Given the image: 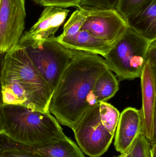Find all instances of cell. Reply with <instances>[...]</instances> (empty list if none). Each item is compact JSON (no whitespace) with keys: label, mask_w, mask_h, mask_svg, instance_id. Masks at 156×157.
Here are the masks:
<instances>
[{"label":"cell","mask_w":156,"mask_h":157,"mask_svg":"<svg viewBox=\"0 0 156 157\" xmlns=\"http://www.w3.org/2000/svg\"><path fill=\"white\" fill-rule=\"evenodd\" d=\"M108 68L100 55L74 50V55L52 95L49 111L60 124L72 130L97 103L94 84Z\"/></svg>","instance_id":"obj_1"},{"label":"cell","mask_w":156,"mask_h":157,"mask_svg":"<svg viewBox=\"0 0 156 157\" xmlns=\"http://www.w3.org/2000/svg\"><path fill=\"white\" fill-rule=\"evenodd\" d=\"M1 83L3 104L49 112L52 94L22 48L16 46L5 54Z\"/></svg>","instance_id":"obj_2"},{"label":"cell","mask_w":156,"mask_h":157,"mask_svg":"<svg viewBox=\"0 0 156 157\" xmlns=\"http://www.w3.org/2000/svg\"><path fill=\"white\" fill-rule=\"evenodd\" d=\"M1 112L5 133L19 144L42 145L66 136L49 112L20 105L3 104Z\"/></svg>","instance_id":"obj_3"},{"label":"cell","mask_w":156,"mask_h":157,"mask_svg":"<svg viewBox=\"0 0 156 157\" xmlns=\"http://www.w3.org/2000/svg\"><path fill=\"white\" fill-rule=\"evenodd\" d=\"M120 113L106 102H100L84 113L73 130L82 152L100 157L108 150L115 135Z\"/></svg>","instance_id":"obj_4"},{"label":"cell","mask_w":156,"mask_h":157,"mask_svg":"<svg viewBox=\"0 0 156 157\" xmlns=\"http://www.w3.org/2000/svg\"><path fill=\"white\" fill-rule=\"evenodd\" d=\"M22 48L52 95L74 55V50L60 44L56 37L34 40L23 34L17 46Z\"/></svg>","instance_id":"obj_5"},{"label":"cell","mask_w":156,"mask_h":157,"mask_svg":"<svg viewBox=\"0 0 156 157\" xmlns=\"http://www.w3.org/2000/svg\"><path fill=\"white\" fill-rule=\"evenodd\" d=\"M128 26L124 35L103 56L108 69L120 81L140 78L152 42Z\"/></svg>","instance_id":"obj_6"},{"label":"cell","mask_w":156,"mask_h":157,"mask_svg":"<svg viewBox=\"0 0 156 157\" xmlns=\"http://www.w3.org/2000/svg\"><path fill=\"white\" fill-rule=\"evenodd\" d=\"M87 13V19L81 29L94 36L113 45L124 35L127 22L115 9H102L82 6Z\"/></svg>","instance_id":"obj_7"},{"label":"cell","mask_w":156,"mask_h":157,"mask_svg":"<svg viewBox=\"0 0 156 157\" xmlns=\"http://www.w3.org/2000/svg\"><path fill=\"white\" fill-rule=\"evenodd\" d=\"M26 0H0V54L16 48L24 34Z\"/></svg>","instance_id":"obj_8"},{"label":"cell","mask_w":156,"mask_h":157,"mask_svg":"<svg viewBox=\"0 0 156 157\" xmlns=\"http://www.w3.org/2000/svg\"><path fill=\"white\" fill-rule=\"evenodd\" d=\"M140 78L143 97V105L140 109L142 123L141 134L152 145L156 143V71L148 60L144 66Z\"/></svg>","instance_id":"obj_9"},{"label":"cell","mask_w":156,"mask_h":157,"mask_svg":"<svg viewBox=\"0 0 156 157\" xmlns=\"http://www.w3.org/2000/svg\"><path fill=\"white\" fill-rule=\"evenodd\" d=\"M142 119L140 110L129 107L120 113L115 131L114 146L121 155L125 154L141 134Z\"/></svg>","instance_id":"obj_10"},{"label":"cell","mask_w":156,"mask_h":157,"mask_svg":"<svg viewBox=\"0 0 156 157\" xmlns=\"http://www.w3.org/2000/svg\"><path fill=\"white\" fill-rule=\"evenodd\" d=\"M37 22L25 36L34 40H45L55 37L59 28L63 24L70 10L58 6H45Z\"/></svg>","instance_id":"obj_11"},{"label":"cell","mask_w":156,"mask_h":157,"mask_svg":"<svg viewBox=\"0 0 156 157\" xmlns=\"http://www.w3.org/2000/svg\"><path fill=\"white\" fill-rule=\"evenodd\" d=\"M15 148L42 157H85L75 142L66 136L42 145L33 146L16 143Z\"/></svg>","instance_id":"obj_12"},{"label":"cell","mask_w":156,"mask_h":157,"mask_svg":"<svg viewBox=\"0 0 156 157\" xmlns=\"http://www.w3.org/2000/svg\"><path fill=\"white\" fill-rule=\"evenodd\" d=\"M58 41L67 48L84 52L103 57L111 48L113 45L94 36L87 30L80 29L67 36L56 37Z\"/></svg>","instance_id":"obj_13"},{"label":"cell","mask_w":156,"mask_h":157,"mask_svg":"<svg viewBox=\"0 0 156 157\" xmlns=\"http://www.w3.org/2000/svg\"><path fill=\"white\" fill-rule=\"evenodd\" d=\"M128 26L150 40H156V0L126 20Z\"/></svg>","instance_id":"obj_14"},{"label":"cell","mask_w":156,"mask_h":157,"mask_svg":"<svg viewBox=\"0 0 156 157\" xmlns=\"http://www.w3.org/2000/svg\"><path fill=\"white\" fill-rule=\"evenodd\" d=\"M119 82L111 71H105L96 80L93 93L97 102H106L119 90Z\"/></svg>","instance_id":"obj_15"},{"label":"cell","mask_w":156,"mask_h":157,"mask_svg":"<svg viewBox=\"0 0 156 157\" xmlns=\"http://www.w3.org/2000/svg\"><path fill=\"white\" fill-rule=\"evenodd\" d=\"M87 13L82 6L77 8L63 27V31L60 36H67L77 33L81 29L87 19Z\"/></svg>","instance_id":"obj_16"},{"label":"cell","mask_w":156,"mask_h":157,"mask_svg":"<svg viewBox=\"0 0 156 157\" xmlns=\"http://www.w3.org/2000/svg\"><path fill=\"white\" fill-rule=\"evenodd\" d=\"M153 0H119L115 9L126 20L137 13Z\"/></svg>","instance_id":"obj_17"},{"label":"cell","mask_w":156,"mask_h":157,"mask_svg":"<svg viewBox=\"0 0 156 157\" xmlns=\"http://www.w3.org/2000/svg\"><path fill=\"white\" fill-rule=\"evenodd\" d=\"M151 146L147 139L140 134L125 154L128 157H151Z\"/></svg>","instance_id":"obj_18"},{"label":"cell","mask_w":156,"mask_h":157,"mask_svg":"<svg viewBox=\"0 0 156 157\" xmlns=\"http://www.w3.org/2000/svg\"><path fill=\"white\" fill-rule=\"evenodd\" d=\"M83 0H40L38 4L43 6H58L66 8L69 7L79 8Z\"/></svg>","instance_id":"obj_19"},{"label":"cell","mask_w":156,"mask_h":157,"mask_svg":"<svg viewBox=\"0 0 156 157\" xmlns=\"http://www.w3.org/2000/svg\"><path fill=\"white\" fill-rule=\"evenodd\" d=\"M119 0H83L81 6H88L102 9H115Z\"/></svg>","instance_id":"obj_20"},{"label":"cell","mask_w":156,"mask_h":157,"mask_svg":"<svg viewBox=\"0 0 156 157\" xmlns=\"http://www.w3.org/2000/svg\"><path fill=\"white\" fill-rule=\"evenodd\" d=\"M0 157H42L38 155L24 150L11 149L4 151Z\"/></svg>","instance_id":"obj_21"},{"label":"cell","mask_w":156,"mask_h":157,"mask_svg":"<svg viewBox=\"0 0 156 157\" xmlns=\"http://www.w3.org/2000/svg\"><path fill=\"white\" fill-rule=\"evenodd\" d=\"M156 40H153L147 50V60L152 65L153 69L156 71Z\"/></svg>","instance_id":"obj_22"},{"label":"cell","mask_w":156,"mask_h":157,"mask_svg":"<svg viewBox=\"0 0 156 157\" xmlns=\"http://www.w3.org/2000/svg\"><path fill=\"white\" fill-rule=\"evenodd\" d=\"M5 54H0V133L5 132L4 128L2 118V112H1L2 107L3 105L2 95V83H1V74H2L3 64Z\"/></svg>","instance_id":"obj_23"},{"label":"cell","mask_w":156,"mask_h":157,"mask_svg":"<svg viewBox=\"0 0 156 157\" xmlns=\"http://www.w3.org/2000/svg\"><path fill=\"white\" fill-rule=\"evenodd\" d=\"M156 143L152 145L151 149V157H156Z\"/></svg>","instance_id":"obj_24"},{"label":"cell","mask_w":156,"mask_h":157,"mask_svg":"<svg viewBox=\"0 0 156 157\" xmlns=\"http://www.w3.org/2000/svg\"><path fill=\"white\" fill-rule=\"evenodd\" d=\"M120 157H128L127 155H126V154H122L121 155H120Z\"/></svg>","instance_id":"obj_25"},{"label":"cell","mask_w":156,"mask_h":157,"mask_svg":"<svg viewBox=\"0 0 156 157\" xmlns=\"http://www.w3.org/2000/svg\"><path fill=\"white\" fill-rule=\"evenodd\" d=\"M33 1L35 2L37 4H39V2H40V0H33Z\"/></svg>","instance_id":"obj_26"},{"label":"cell","mask_w":156,"mask_h":157,"mask_svg":"<svg viewBox=\"0 0 156 157\" xmlns=\"http://www.w3.org/2000/svg\"><path fill=\"white\" fill-rule=\"evenodd\" d=\"M116 157H120V156H119Z\"/></svg>","instance_id":"obj_27"}]
</instances>
